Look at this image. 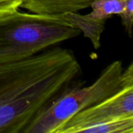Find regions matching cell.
<instances>
[{"instance_id":"cell-1","label":"cell","mask_w":133,"mask_h":133,"mask_svg":"<svg viewBox=\"0 0 133 133\" xmlns=\"http://www.w3.org/2000/svg\"><path fill=\"white\" fill-rule=\"evenodd\" d=\"M81 77L73 51L60 47L0 63V133H24L54 101L82 83Z\"/></svg>"},{"instance_id":"cell-2","label":"cell","mask_w":133,"mask_h":133,"mask_svg":"<svg viewBox=\"0 0 133 133\" xmlns=\"http://www.w3.org/2000/svg\"><path fill=\"white\" fill-rule=\"evenodd\" d=\"M80 30L64 15L14 12L0 15V63L32 57Z\"/></svg>"},{"instance_id":"cell-3","label":"cell","mask_w":133,"mask_h":133,"mask_svg":"<svg viewBox=\"0 0 133 133\" xmlns=\"http://www.w3.org/2000/svg\"><path fill=\"white\" fill-rule=\"evenodd\" d=\"M129 83H133L132 63L124 69L122 61H114L91 85L83 87L82 83L54 101L37 116L24 133H58L72 116L108 98Z\"/></svg>"},{"instance_id":"cell-4","label":"cell","mask_w":133,"mask_h":133,"mask_svg":"<svg viewBox=\"0 0 133 133\" xmlns=\"http://www.w3.org/2000/svg\"><path fill=\"white\" fill-rule=\"evenodd\" d=\"M129 116H133V83L125 84L108 98L77 113L58 133L82 132L85 128Z\"/></svg>"},{"instance_id":"cell-5","label":"cell","mask_w":133,"mask_h":133,"mask_svg":"<svg viewBox=\"0 0 133 133\" xmlns=\"http://www.w3.org/2000/svg\"><path fill=\"white\" fill-rule=\"evenodd\" d=\"M95 0H23L20 8L30 12L48 15H64L78 12L90 6Z\"/></svg>"},{"instance_id":"cell-6","label":"cell","mask_w":133,"mask_h":133,"mask_svg":"<svg viewBox=\"0 0 133 133\" xmlns=\"http://www.w3.org/2000/svg\"><path fill=\"white\" fill-rule=\"evenodd\" d=\"M66 19L71 22L80 32H83L85 37L88 38L94 48L97 49L101 46V38L104 30L106 20L98 19L87 15H81L78 12H69L64 14Z\"/></svg>"},{"instance_id":"cell-7","label":"cell","mask_w":133,"mask_h":133,"mask_svg":"<svg viewBox=\"0 0 133 133\" xmlns=\"http://www.w3.org/2000/svg\"><path fill=\"white\" fill-rule=\"evenodd\" d=\"M84 133H133V116L119 118L85 128Z\"/></svg>"},{"instance_id":"cell-8","label":"cell","mask_w":133,"mask_h":133,"mask_svg":"<svg viewBox=\"0 0 133 133\" xmlns=\"http://www.w3.org/2000/svg\"><path fill=\"white\" fill-rule=\"evenodd\" d=\"M125 3L126 0H95L90 5L92 12L89 13V16L98 19L107 20L114 15L119 16Z\"/></svg>"},{"instance_id":"cell-9","label":"cell","mask_w":133,"mask_h":133,"mask_svg":"<svg viewBox=\"0 0 133 133\" xmlns=\"http://www.w3.org/2000/svg\"><path fill=\"white\" fill-rule=\"evenodd\" d=\"M122 23L129 37H132L133 23V0H126L122 12L119 14Z\"/></svg>"},{"instance_id":"cell-10","label":"cell","mask_w":133,"mask_h":133,"mask_svg":"<svg viewBox=\"0 0 133 133\" xmlns=\"http://www.w3.org/2000/svg\"><path fill=\"white\" fill-rule=\"evenodd\" d=\"M23 0H0V15L18 10Z\"/></svg>"}]
</instances>
